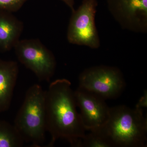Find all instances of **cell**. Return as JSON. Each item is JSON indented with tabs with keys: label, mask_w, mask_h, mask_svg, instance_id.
<instances>
[{
	"label": "cell",
	"mask_w": 147,
	"mask_h": 147,
	"mask_svg": "<svg viewBox=\"0 0 147 147\" xmlns=\"http://www.w3.org/2000/svg\"><path fill=\"white\" fill-rule=\"evenodd\" d=\"M77 107L71 82L62 79L51 83L45 91L46 131L51 137L48 147L63 139L71 146L82 147L86 130Z\"/></svg>",
	"instance_id": "6da1fadb"
},
{
	"label": "cell",
	"mask_w": 147,
	"mask_h": 147,
	"mask_svg": "<svg viewBox=\"0 0 147 147\" xmlns=\"http://www.w3.org/2000/svg\"><path fill=\"white\" fill-rule=\"evenodd\" d=\"M97 131L112 147L146 146L147 119L142 109L126 105L111 107L109 118Z\"/></svg>",
	"instance_id": "7a4b0ae2"
},
{
	"label": "cell",
	"mask_w": 147,
	"mask_h": 147,
	"mask_svg": "<svg viewBox=\"0 0 147 147\" xmlns=\"http://www.w3.org/2000/svg\"><path fill=\"white\" fill-rule=\"evenodd\" d=\"M14 126L24 142L40 147L46 131L45 91L35 84L28 90L23 104L14 120Z\"/></svg>",
	"instance_id": "3957f363"
},
{
	"label": "cell",
	"mask_w": 147,
	"mask_h": 147,
	"mask_svg": "<svg viewBox=\"0 0 147 147\" xmlns=\"http://www.w3.org/2000/svg\"><path fill=\"white\" fill-rule=\"evenodd\" d=\"M79 86L106 99L117 98L125 86L123 74L115 67L99 65L84 70L79 76Z\"/></svg>",
	"instance_id": "277c9868"
},
{
	"label": "cell",
	"mask_w": 147,
	"mask_h": 147,
	"mask_svg": "<svg viewBox=\"0 0 147 147\" xmlns=\"http://www.w3.org/2000/svg\"><path fill=\"white\" fill-rule=\"evenodd\" d=\"M18 61L40 81L50 82L56 69L54 54L38 39L19 40L14 47Z\"/></svg>",
	"instance_id": "5b68a950"
},
{
	"label": "cell",
	"mask_w": 147,
	"mask_h": 147,
	"mask_svg": "<svg viewBox=\"0 0 147 147\" xmlns=\"http://www.w3.org/2000/svg\"><path fill=\"white\" fill-rule=\"evenodd\" d=\"M97 5V0H82L78 9L72 11L67 32L69 43L92 49L100 47L95 21Z\"/></svg>",
	"instance_id": "8992f818"
},
{
	"label": "cell",
	"mask_w": 147,
	"mask_h": 147,
	"mask_svg": "<svg viewBox=\"0 0 147 147\" xmlns=\"http://www.w3.org/2000/svg\"><path fill=\"white\" fill-rule=\"evenodd\" d=\"M109 11L123 28L147 31V0H107Z\"/></svg>",
	"instance_id": "52a82bcc"
},
{
	"label": "cell",
	"mask_w": 147,
	"mask_h": 147,
	"mask_svg": "<svg viewBox=\"0 0 147 147\" xmlns=\"http://www.w3.org/2000/svg\"><path fill=\"white\" fill-rule=\"evenodd\" d=\"M74 95L85 129L95 131L102 127L108 121L110 114V108L105 100L79 87L74 91Z\"/></svg>",
	"instance_id": "ba28073f"
},
{
	"label": "cell",
	"mask_w": 147,
	"mask_h": 147,
	"mask_svg": "<svg viewBox=\"0 0 147 147\" xmlns=\"http://www.w3.org/2000/svg\"><path fill=\"white\" fill-rule=\"evenodd\" d=\"M18 71L16 62L0 59V114L10 107Z\"/></svg>",
	"instance_id": "9c48e42d"
},
{
	"label": "cell",
	"mask_w": 147,
	"mask_h": 147,
	"mask_svg": "<svg viewBox=\"0 0 147 147\" xmlns=\"http://www.w3.org/2000/svg\"><path fill=\"white\" fill-rule=\"evenodd\" d=\"M24 24L12 13L0 10V51H10L20 40Z\"/></svg>",
	"instance_id": "30bf717a"
},
{
	"label": "cell",
	"mask_w": 147,
	"mask_h": 147,
	"mask_svg": "<svg viewBox=\"0 0 147 147\" xmlns=\"http://www.w3.org/2000/svg\"><path fill=\"white\" fill-rule=\"evenodd\" d=\"M24 142L14 125L0 120V147H22Z\"/></svg>",
	"instance_id": "8fae6325"
},
{
	"label": "cell",
	"mask_w": 147,
	"mask_h": 147,
	"mask_svg": "<svg viewBox=\"0 0 147 147\" xmlns=\"http://www.w3.org/2000/svg\"><path fill=\"white\" fill-rule=\"evenodd\" d=\"M112 147L108 140L97 131H90L82 139V147Z\"/></svg>",
	"instance_id": "7c38bea8"
},
{
	"label": "cell",
	"mask_w": 147,
	"mask_h": 147,
	"mask_svg": "<svg viewBox=\"0 0 147 147\" xmlns=\"http://www.w3.org/2000/svg\"><path fill=\"white\" fill-rule=\"evenodd\" d=\"M28 0H0V10L13 13L18 11Z\"/></svg>",
	"instance_id": "4fadbf2b"
},
{
	"label": "cell",
	"mask_w": 147,
	"mask_h": 147,
	"mask_svg": "<svg viewBox=\"0 0 147 147\" xmlns=\"http://www.w3.org/2000/svg\"><path fill=\"white\" fill-rule=\"evenodd\" d=\"M147 107V91L146 90L144 91V94L141 97L137 103L135 108L142 109Z\"/></svg>",
	"instance_id": "5bb4252c"
},
{
	"label": "cell",
	"mask_w": 147,
	"mask_h": 147,
	"mask_svg": "<svg viewBox=\"0 0 147 147\" xmlns=\"http://www.w3.org/2000/svg\"><path fill=\"white\" fill-rule=\"evenodd\" d=\"M61 1L68 6L71 9L72 12L75 10L74 8V0H61Z\"/></svg>",
	"instance_id": "9a60e30c"
}]
</instances>
